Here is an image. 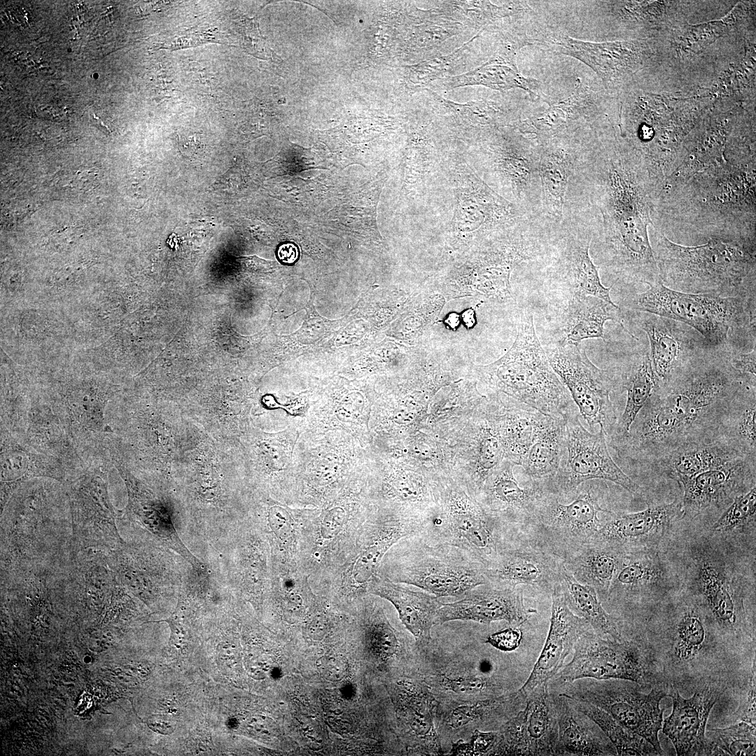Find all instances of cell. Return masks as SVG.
I'll list each match as a JSON object with an SVG mask.
<instances>
[{
	"instance_id": "cell-1",
	"label": "cell",
	"mask_w": 756,
	"mask_h": 756,
	"mask_svg": "<svg viewBox=\"0 0 756 756\" xmlns=\"http://www.w3.org/2000/svg\"><path fill=\"white\" fill-rule=\"evenodd\" d=\"M655 199L641 156L616 139L583 141L566 206L587 213L591 258L617 288L661 280L649 237Z\"/></svg>"
},
{
	"instance_id": "cell-2",
	"label": "cell",
	"mask_w": 756,
	"mask_h": 756,
	"mask_svg": "<svg viewBox=\"0 0 756 756\" xmlns=\"http://www.w3.org/2000/svg\"><path fill=\"white\" fill-rule=\"evenodd\" d=\"M747 384L728 353L706 348L660 382L615 447L626 458L654 465L682 445L713 440Z\"/></svg>"
},
{
	"instance_id": "cell-3",
	"label": "cell",
	"mask_w": 756,
	"mask_h": 756,
	"mask_svg": "<svg viewBox=\"0 0 756 756\" xmlns=\"http://www.w3.org/2000/svg\"><path fill=\"white\" fill-rule=\"evenodd\" d=\"M755 160H721L659 194L652 223L662 233L756 241Z\"/></svg>"
},
{
	"instance_id": "cell-4",
	"label": "cell",
	"mask_w": 756,
	"mask_h": 756,
	"mask_svg": "<svg viewBox=\"0 0 756 756\" xmlns=\"http://www.w3.org/2000/svg\"><path fill=\"white\" fill-rule=\"evenodd\" d=\"M649 237L662 284L688 293L755 295L756 241L710 238L697 246L669 239L654 225Z\"/></svg>"
},
{
	"instance_id": "cell-5",
	"label": "cell",
	"mask_w": 756,
	"mask_h": 756,
	"mask_svg": "<svg viewBox=\"0 0 756 756\" xmlns=\"http://www.w3.org/2000/svg\"><path fill=\"white\" fill-rule=\"evenodd\" d=\"M755 298L683 293L658 281L626 294L620 308L677 321L699 333L708 348L734 353L755 347Z\"/></svg>"
},
{
	"instance_id": "cell-6",
	"label": "cell",
	"mask_w": 756,
	"mask_h": 756,
	"mask_svg": "<svg viewBox=\"0 0 756 756\" xmlns=\"http://www.w3.org/2000/svg\"><path fill=\"white\" fill-rule=\"evenodd\" d=\"M391 548L379 564V575L394 582L415 586L439 598L461 596L489 584L484 566L460 548L432 543L418 534L401 538Z\"/></svg>"
},
{
	"instance_id": "cell-7",
	"label": "cell",
	"mask_w": 756,
	"mask_h": 756,
	"mask_svg": "<svg viewBox=\"0 0 756 756\" xmlns=\"http://www.w3.org/2000/svg\"><path fill=\"white\" fill-rule=\"evenodd\" d=\"M489 379L516 400L542 414L566 421L580 414L570 393L552 368L534 328L533 314L524 309L516 342L497 364Z\"/></svg>"
},
{
	"instance_id": "cell-8",
	"label": "cell",
	"mask_w": 756,
	"mask_h": 756,
	"mask_svg": "<svg viewBox=\"0 0 756 756\" xmlns=\"http://www.w3.org/2000/svg\"><path fill=\"white\" fill-rule=\"evenodd\" d=\"M600 482L586 481L566 495L545 490L524 525L533 540L562 561L589 542L602 524L601 514L610 511L600 505Z\"/></svg>"
},
{
	"instance_id": "cell-9",
	"label": "cell",
	"mask_w": 756,
	"mask_h": 756,
	"mask_svg": "<svg viewBox=\"0 0 756 756\" xmlns=\"http://www.w3.org/2000/svg\"><path fill=\"white\" fill-rule=\"evenodd\" d=\"M422 523L418 535L428 542L460 548L491 566L510 538V528L464 491L451 488Z\"/></svg>"
},
{
	"instance_id": "cell-10",
	"label": "cell",
	"mask_w": 756,
	"mask_h": 756,
	"mask_svg": "<svg viewBox=\"0 0 756 756\" xmlns=\"http://www.w3.org/2000/svg\"><path fill=\"white\" fill-rule=\"evenodd\" d=\"M592 229L587 213L582 209H564V218L552 230L550 248L540 268L561 295H592L614 303L612 286L605 287L598 267L589 255Z\"/></svg>"
},
{
	"instance_id": "cell-11",
	"label": "cell",
	"mask_w": 756,
	"mask_h": 756,
	"mask_svg": "<svg viewBox=\"0 0 756 756\" xmlns=\"http://www.w3.org/2000/svg\"><path fill=\"white\" fill-rule=\"evenodd\" d=\"M638 683L625 680L580 679L568 683L563 695L588 702L608 713L620 724L647 740L659 755L658 734L662 728L661 701L667 696L662 690L640 692Z\"/></svg>"
},
{
	"instance_id": "cell-12",
	"label": "cell",
	"mask_w": 756,
	"mask_h": 756,
	"mask_svg": "<svg viewBox=\"0 0 756 756\" xmlns=\"http://www.w3.org/2000/svg\"><path fill=\"white\" fill-rule=\"evenodd\" d=\"M356 438L342 431L298 441L292 480L307 498L329 500L354 478Z\"/></svg>"
},
{
	"instance_id": "cell-13",
	"label": "cell",
	"mask_w": 756,
	"mask_h": 756,
	"mask_svg": "<svg viewBox=\"0 0 756 756\" xmlns=\"http://www.w3.org/2000/svg\"><path fill=\"white\" fill-rule=\"evenodd\" d=\"M580 414L566 421L564 450L556 474L542 482L550 493L566 495L592 479L612 482L631 493L640 486L615 463L608 451L602 427L591 433L582 425Z\"/></svg>"
},
{
	"instance_id": "cell-14",
	"label": "cell",
	"mask_w": 756,
	"mask_h": 756,
	"mask_svg": "<svg viewBox=\"0 0 756 756\" xmlns=\"http://www.w3.org/2000/svg\"><path fill=\"white\" fill-rule=\"evenodd\" d=\"M579 344L551 346L545 354L591 430L598 425L606 435L612 434L617 424L610 396L613 379L607 370L598 368L589 359Z\"/></svg>"
},
{
	"instance_id": "cell-15",
	"label": "cell",
	"mask_w": 756,
	"mask_h": 756,
	"mask_svg": "<svg viewBox=\"0 0 756 756\" xmlns=\"http://www.w3.org/2000/svg\"><path fill=\"white\" fill-rule=\"evenodd\" d=\"M491 149V167L513 204L543 218L539 175L540 145L519 130L497 135Z\"/></svg>"
},
{
	"instance_id": "cell-16",
	"label": "cell",
	"mask_w": 756,
	"mask_h": 756,
	"mask_svg": "<svg viewBox=\"0 0 756 756\" xmlns=\"http://www.w3.org/2000/svg\"><path fill=\"white\" fill-rule=\"evenodd\" d=\"M573 651V659L556 674L562 682L585 678L645 682V661L633 642L606 639L588 630L578 638Z\"/></svg>"
},
{
	"instance_id": "cell-17",
	"label": "cell",
	"mask_w": 756,
	"mask_h": 756,
	"mask_svg": "<svg viewBox=\"0 0 756 756\" xmlns=\"http://www.w3.org/2000/svg\"><path fill=\"white\" fill-rule=\"evenodd\" d=\"M549 682L526 696L524 707L497 732L489 755H554L557 741V717Z\"/></svg>"
},
{
	"instance_id": "cell-18",
	"label": "cell",
	"mask_w": 756,
	"mask_h": 756,
	"mask_svg": "<svg viewBox=\"0 0 756 756\" xmlns=\"http://www.w3.org/2000/svg\"><path fill=\"white\" fill-rule=\"evenodd\" d=\"M564 568L562 559L535 541L518 542L510 537L495 561L485 568L484 575L496 587L512 589L523 584L552 592Z\"/></svg>"
},
{
	"instance_id": "cell-19",
	"label": "cell",
	"mask_w": 756,
	"mask_h": 756,
	"mask_svg": "<svg viewBox=\"0 0 756 756\" xmlns=\"http://www.w3.org/2000/svg\"><path fill=\"white\" fill-rule=\"evenodd\" d=\"M683 516L682 500L637 512L610 511L604 514L600 528L589 542L603 544L625 554L649 551L659 542L672 523Z\"/></svg>"
},
{
	"instance_id": "cell-20",
	"label": "cell",
	"mask_w": 756,
	"mask_h": 756,
	"mask_svg": "<svg viewBox=\"0 0 756 756\" xmlns=\"http://www.w3.org/2000/svg\"><path fill=\"white\" fill-rule=\"evenodd\" d=\"M624 323L636 324L646 335L653 370L661 382L706 348L704 338L690 326L656 314L621 309Z\"/></svg>"
},
{
	"instance_id": "cell-21",
	"label": "cell",
	"mask_w": 756,
	"mask_h": 756,
	"mask_svg": "<svg viewBox=\"0 0 756 756\" xmlns=\"http://www.w3.org/2000/svg\"><path fill=\"white\" fill-rule=\"evenodd\" d=\"M755 458H736L680 482L684 515L727 507L736 496L755 486Z\"/></svg>"
},
{
	"instance_id": "cell-22",
	"label": "cell",
	"mask_w": 756,
	"mask_h": 756,
	"mask_svg": "<svg viewBox=\"0 0 756 756\" xmlns=\"http://www.w3.org/2000/svg\"><path fill=\"white\" fill-rule=\"evenodd\" d=\"M582 131L552 138L540 145L542 215L555 228L564 214L569 184L580 157Z\"/></svg>"
},
{
	"instance_id": "cell-23",
	"label": "cell",
	"mask_w": 756,
	"mask_h": 756,
	"mask_svg": "<svg viewBox=\"0 0 756 756\" xmlns=\"http://www.w3.org/2000/svg\"><path fill=\"white\" fill-rule=\"evenodd\" d=\"M457 601L444 603L438 609L434 625L451 621H471L489 624L506 621L519 626L536 610L527 607L518 587L498 588L491 584L477 586Z\"/></svg>"
},
{
	"instance_id": "cell-24",
	"label": "cell",
	"mask_w": 756,
	"mask_h": 756,
	"mask_svg": "<svg viewBox=\"0 0 756 756\" xmlns=\"http://www.w3.org/2000/svg\"><path fill=\"white\" fill-rule=\"evenodd\" d=\"M553 304L549 320L550 346L580 344L584 340H605L604 325L614 321L623 326L619 306L586 295H561Z\"/></svg>"
},
{
	"instance_id": "cell-25",
	"label": "cell",
	"mask_w": 756,
	"mask_h": 756,
	"mask_svg": "<svg viewBox=\"0 0 756 756\" xmlns=\"http://www.w3.org/2000/svg\"><path fill=\"white\" fill-rule=\"evenodd\" d=\"M589 628L584 618L569 608L558 582L552 592L550 624L544 647L519 690L526 696L537 687L549 682L563 667L578 638Z\"/></svg>"
},
{
	"instance_id": "cell-26",
	"label": "cell",
	"mask_w": 756,
	"mask_h": 756,
	"mask_svg": "<svg viewBox=\"0 0 756 756\" xmlns=\"http://www.w3.org/2000/svg\"><path fill=\"white\" fill-rule=\"evenodd\" d=\"M671 714L662 723V730L673 744L679 756L708 755V743L706 727L718 694L710 688L696 691L692 697L683 698L673 688Z\"/></svg>"
},
{
	"instance_id": "cell-27",
	"label": "cell",
	"mask_w": 756,
	"mask_h": 756,
	"mask_svg": "<svg viewBox=\"0 0 756 756\" xmlns=\"http://www.w3.org/2000/svg\"><path fill=\"white\" fill-rule=\"evenodd\" d=\"M514 465L506 462L483 486V507L510 528L513 525L524 526L545 491L542 482H529L521 486L513 475Z\"/></svg>"
},
{
	"instance_id": "cell-28",
	"label": "cell",
	"mask_w": 756,
	"mask_h": 756,
	"mask_svg": "<svg viewBox=\"0 0 756 756\" xmlns=\"http://www.w3.org/2000/svg\"><path fill=\"white\" fill-rule=\"evenodd\" d=\"M367 590L393 603L417 645L425 646L431 641V629L435 626L437 612L443 604L439 597L425 591L411 589L377 573L370 581Z\"/></svg>"
},
{
	"instance_id": "cell-29",
	"label": "cell",
	"mask_w": 756,
	"mask_h": 756,
	"mask_svg": "<svg viewBox=\"0 0 756 756\" xmlns=\"http://www.w3.org/2000/svg\"><path fill=\"white\" fill-rule=\"evenodd\" d=\"M537 41L550 51L580 60L603 79L616 78L626 73L634 62V46L629 43H596L556 33Z\"/></svg>"
},
{
	"instance_id": "cell-30",
	"label": "cell",
	"mask_w": 756,
	"mask_h": 756,
	"mask_svg": "<svg viewBox=\"0 0 756 756\" xmlns=\"http://www.w3.org/2000/svg\"><path fill=\"white\" fill-rule=\"evenodd\" d=\"M558 732L554 755H616L607 736L587 715L575 708L561 693L554 695Z\"/></svg>"
},
{
	"instance_id": "cell-31",
	"label": "cell",
	"mask_w": 756,
	"mask_h": 756,
	"mask_svg": "<svg viewBox=\"0 0 756 756\" xmlns=\"http://www.w3.org/2000/svg\"><path fill=\"white\" fill-rule=\"evenodd\" d=\"M22 440L35 450L61 460L66 466L83 464L69 428L56 408H28Z\"/></svg>"
},
{
	"instance_id": "cell-32",
	"label": "cell",
	"mask_w": 756,
	"mask_h": 756,
	"mask_svg": "<svg viewBox=\"0 0 756 756\" xmlns=\"http://www.w3.org/2000/svg\"><path fill=\"white\" fill-rule=\"evenodd\" d=\"M749 456L720 438L707 442L682 445L661 458L653 465L658 467L678 483L700 472Z\"/></svg>"
},
{
	"instance_id": "cell-33",
	"label": "cell",
	"mask_w": 756,
	"mask_h": 756,
	"mask_svg": "<svg viewBox=\"0 0 756 756\" xmlns=\"http://www.w3.org/2000/svg\"><path fill=\"white\" fill-rule=\"evenodd\" d=\"M589 92L579 84L568 98L547 109L529 116L519 124V130L530 135L538 144L552 138L570 135L581 130L580 121L588 115Z\"/></svg>"
},
{
	"instance_id": "cell-34",
	"label": "cell",
	"mask_w": 756,
	"mask_h": 756,
	"mask_svg": "<svg viewBox=\"0 0 756 756\" xmlns=\"http://www.w3.org/2000/svg\"><path fill=\"white\" fill-rule=\"evenodd\" d=\"M1 430V476L4 489L32 477L60 479L65 475L66 465L61 460L41 453Z\"/></svg>"
},
{
	"instance_id": "cell-35",
	"label": "cell",
	"mask_w": 756,
	"mask_h": 756,
	"mask_svg": "<svg viewBox=\"0 0 756 756\" xmlns=\"http://www.w3.org/2000/svg\"><path fill=\"white\" fill-rule=\"evenodd\" d=\"M697 582L703 602L714 622L724 631H736L742 620V601L724 569L713 559H704L699 565Z\"/></svg>"
},
{
	"instance_id": "cell-36",
	"label": "cell",
	"mask_w": 756,
	"mask_h": 756,
	"mask_svg": "<svg viewBox=\"0 0 756 756\" xmlns=\"http://www.w3.org/2000/svg\"><path fill=\"white\" fill-rule=\"evenodd\" d=\"M626 554L612 547L589 542L563 563L577 581L592 587L599 597H606Z\"/></svg>"
},
{
	"instance_id": "cell-37",
	"label": "cell",
	"mask_w": 756,
	"mask_h": 756,
	"mask_svg": "<svg viewBox=\"0 0 756 756\" xmlns=\"http://www.w3.org/2000/svg\"><path fill=\"white\" fill-rule=\"evenodd\" d=\"M622 385L626 391V401L624 412L616 424L615 440L629 433L637 414L660 385L650 357V351L644 349L633 355L622 375Z\"/></svg>"
},
{
	"instance_id": "cell-38",
	"label": "cell",
	"mask_w": 756,
	"mask_h": 756,
	"mask_svg": "<svg viewBox=\"0 0 756 756\" xmlns=\"http://www.w3.org/2000/svg\"><path fill=\"white\" fill-rule=\"evenodd\" d=\"M566 421L547 416L538 431L522 466L529 482L554 476L564 450Z\"/></svg>"
},
{
	"instance_id": "cell-39",
	"label": "cell",
	"mask_w": 756,
	"mask_h": 756,
	"mask_svg": "<svg viewBox=\"0 0 756 756\" xmlns=\"http://www.w3.org/2000/svg\"><path fill=\"white\" fill-rule=\"evenodd\" d=\"M547 415L517 400L500 419L499 437L510 461L522 465Z\"/></svg>"
},
{
	"instance_id": "cell-40",
	"label": "cell",
	"mask_w": 756,
	"mask_h": 756,
	"mask_svg": "<svg viewBox=\"0 0 756 756\" xmlns=\"http://www.w3.org/2000/svg\"><path fill=\"white\" fill-rule=\"evenodd\" d=\"M755 393V386L747 384L742 388L729 407L716 435L749 456H756Z\"/></svg>"
},
{
	"instance_id": "cell-41",
	"label": "cell",
	"mask_w": 756,
	"mask_h": 756,
	"mask_svg": "<svg viewBox=\"0 0 756 756\" xmlns=\"http://www.w3.org/2000/svg\"><path fill=\"white\" fill-rule=\"evenodd\" d=\"M559 583L569 608L584 618L594 633L608 636L615 640H623L617 622L603 608L599 596L592 587L577 581L565 568Z\"/></svg>"
},
{
	"instance_id": "cell-42",
	"label": "cell",
	"mask_w": 756,
	"mask_h": 756,
	"mask_svg": "<svg viewBox=\"0 0 756 756\" xmlns=\"http://www.w3.org/2000/svg\"><path fill=\"white\" fill-rule=\"evenodd\" d=\"M448 85H481L500 91L521 88L531 94H536L538 85L535 79L522 75L512 55L497 56L470 72L450 78Z\"/></svg>"
},
{
	"instance_id": "cell-43",
	"label": "cell",
	"mask_w": 756,
	"mask_h": 756,
	"mask_svg": "<svg viewBox=\"0 0 756 756\" xmlns=\"http://www.w3.org/2000/svg\"><path fill=\"white\" fill-rule=\"evenodd\" d=\"M666 572L659 557L649 551L628 553L610 586L608 596L630 594L662 584Z\"/></svg>"
},
{
	"instance_id": "cell-44",
	"label": "cell",
	"mask_w": 756,
	"mask_h": 756,
	"mask_svg": "<svg viewBox=\"0 0 756 756\" xmlns=\"http://www.w3.org/2000/svg\"><path fill=\"white\" fill-rule=\"evenodd\" d=\"M567 698L575 708L600 728L615 747L617 755H659L647 740L620 724L606 711L588 702Z\"/></svg>"
},
{
	"instance_id": "cell-45",
	"label": "cell",
	"mask_w": 756,
	"mask_h": 756,
	"mask_svg": "<svg viewBox=\"0 0 756 756\" xmlns=\"http://www.w3.org/2000/svg\"><path fill=\"white\" fill-rule=\"evenodd\" d=\"M709 732V755H755V727L748 722L741 721L727 727L711 729Z\"/></svg>"
},
{
	"instance_id": "cell-46",
	"label": "cell",
	"mask_w": 756,
	"mask_h": 756,
	"mask_svg": "<svg viewBox=\"0 0 756 756\" xmlns=\"http://www.w3.org/2000/svg\"><path fill=\"white\" fill-rule=\"evenodd\" d=\"M706 639V629L699 612L690 608L682 612L675 631L673 654L678 662L694 659L702 650Z\"/></svg>"
},
{
	"instance_id": "cell-47",
	"label": "cell",
	"mask_w": 756,
	"mask_h": 756,
	"mask_svg": "<svg viewBox=\"0 0 756 756\" xmlns=\"http://www.w3.org/2000/svg\"><path fill=\"white\" fill-rule=\"evenodd\" d=\"M756 515V486L736 496L726 508L711 529L726 533L735 531L755 522Z\"/></svg>"
},
{
	"instance_id": "cell-48",
	"label": "cell",
	"mask_w": 756,
	"mask_h": 756,
	"mask_svg": "<svg viewBox=\"0 0 756 756\" xmlns=\"http://www.w3.org/2000/svg\"><path fill=\"white\" fill-rule=\"evenodd\" d=\"M367 638L372 651L381 658L394 655L399 648V642L394 630L382 617H373L368 624Z\"/></svg>"
},
{
	"instance_id": "cell-49",
	"label": "cell",
	"mask_w": 756,
	"mask_h": 756,
	"mask_svg": "<svg viewBox=\"0 0 756 756\" xmlns=\"http://www.w3.org/2000/svg\"><path fill=\"white\" fill-rule=\"evenodd\" d=\"M729 360L732 367L740 372L750 383H756V347L749 351H740L729 354Z\"/></svg>"
},
{
	"instance_id": "cell-50",
	"label": "cell",
	"mask_w": 756,
	"mask_h": 756,
	"mask_svg": "<svg viewBox=\"0 0 756 756\" xmlns=\"http://www.w3.org/2000/svg\"><path fill=\"white\" fill-rule=\"evenodd\" d=\"M318 671L323 678L330 681H339L346 673L347 665L344 657L331 654L321 657L317 662Z\"/></svg>"
},
{
	"instance_id": "cell-51",
	"label": "cell",
	"mask_w": 756,
	"mask_h": 756,
	"mask_svg": "<svg viewBox=\"0 0 756 756\" xmlns=\"http://www.w3.org/2000/svg\"><path fill=\"white\" fill-rule=\"evenodd\" d=\"M522 639V632L521 630L516 627H510L489 636L486 643L498 650L511 651L520 645Z\"/></svg>"
},
{
	"instance_id": "cell-52",
	"label": "cell",
	"mask_w": 756,
	"mask_h": 756,
	"mask_svg": "<svg viewBox=\"0 0 756 756\" xmlns=\"http://www.w3.org/2000/svg\"><path fill=\"white\" fill-rule=\"evenodd\" d=\"M755 664L754 662L753 668L750 681L749 690L745 699H743L737 716L741 721L748 722L755 727Z\"/></svg>"
},
{
	"instance_id": "cell-53",
	"label": "cell",
	"mask_w": 756,
	"mask_h": 756,
	"mask_svg": "<svg viewBox=\"0 0 756 756\" xmlns=\"http://www.w3.org/2000/svg\"><path fill=\"white\" fill-rule=\"evenodd\" d=\"M268 519L273 531L279 536H286L284 526H289L291 522V513L280 505H274L269 510Z\"/></svg>"
},
{
	"instance_id": "cell-54",
	"label": "cell",
	"mask_w": 756,
	"mask_h": 756,
	"mask_svg": "<svg viewBox=\"0 0 756 756\" xmlns=\"http://www.w3.org/2000/svg\"><path fill=\"white\" fill-rule=\"evenodd\" d=\"M496 739L497 732H482L475 730L472 738L471 750L472 752L476 754L488 753L489 755L496 744Z\"/></svg>"
},
{
	"instance_id": "cell-55",
	"label": "cell",
	"mask_w": 756,
	"mask_h": 756,
	"mask_svg": "<svg viewBox=\"0 0 756 756\" xmlns=\"http://www.w3.org/2000/svg\"><path fill=\"white\" fill-rule=\"evenodd\" d=\"M239 260L245 268L251 272H267L275 267L274 262L260 258L256 255L243 256L239 258Z\"/></svg>"
},
{
	"instance_id": "cell-56",
	"label": "cell",
	"mask_w": 756,
	"mask_h": 756,
	"mask_svg": "<svg viewBox=\"0 0 756 756\" xmlns=\"http://www.w3.org/2000/svg\"><path fill=\"white\" fill-rule=\"evenodd\" d=\"M299 255L298 247L292 243H286L279 246L278 257L281 261L286 264L295 262Z\"/></svg>"
},
{
	"instance_id": "cell-57",
	"label": "cell",
	"mask_w": 756,
	"mask_h": 756,
	"mask_svg": "<svg viewBox=\"0 0 756 756\" xmlns=\"http://www.w3.org/2000/svg\"><path fill=\"white\" fill-rule=\"evenodd\" d=\"M414 417V413L410 408L399 407L396 408L392 413V421L396 424L406 425L410 423Z\"/></svg>"
},
{
	"instance_id": "cell-58",
	"label": "cell",
	"mask_w": 756,
	"mask_h": 756,
	"mask_svg": "<svg viewBox=\"0 0 756 756\" xmlns=\"http://www.w3.org/2000/svg\"><path fill=\"white\" fill-rule=\"evenodd\" d=\"M325 631L324 622L317 620L312 624L309 630L310 636L314 640H321L325 634Z\"/></svg>"
},
{
	"instance_id": "cell-59",
	"label": "cell",
	"mask_w": 756,
	"mask_h": 756,
	"mask_svg": "<svg viewBox=\"0 0 756 756\" xmlns=\"http://www.w3.org/2000/svg\"><path fill=\"white\" fill-rule=\"evenodd\" d=\"M426 447H428V446L426 444V446L424 447L421 444H420V443L417 444L416 445L414 444V446H413V448H426ZM428 452H429L428 450H426L425 449H420V452L419 453V454L426 456L427 454H428Z\"/></svg>"
}]
</instances>
